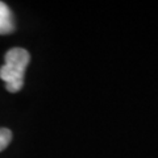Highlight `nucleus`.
Here are the masks:
<instances>
[{"mask_svg": "<svg viewBox=\"0 0 158 158\" xmlns=\"http://www.w3.org/2000/svg\"><path fill=\"white\" fill-rule=\"evenodd\" d=\"M31 61L29 53L23 48H12L6 53V63L0 67V79L6 82L9 92H19L24 86V74Z\"/></svg>", "mask_w": 158, "mask_h": 158, "instance_id": "f257e3e1", "label": "nucleus"}, {"mask_svg": "<svg viewBox=\"0 0 158 158\" xmlns=\"http://www.w3.org/2000/svg\"><path fill=\"white\" fill-rule=\"evenodd\" d=\"M15 31L13 13L6 3L0 2V34H9Z\"/></svg>", "mask_w": 158, "mask_h": 158, "instance_id": "f03ea898", "label": "nucleus"}, {"mask_svg": "<svg viewBox=\"0 0 158 158\" xmlns=\"http://www.w3.org/2000/svg\"><path fill=\"white\" fill-rule=\"evenodd\" d=\"M12 140V132L7 129V128H2L0 129V152L4 150L9 145Z\"/></svg>", "mask_w": 158, "mask_h": 158, "instance_id": "7ed1b4c3", "label": "nucleus"}]
</instances>
